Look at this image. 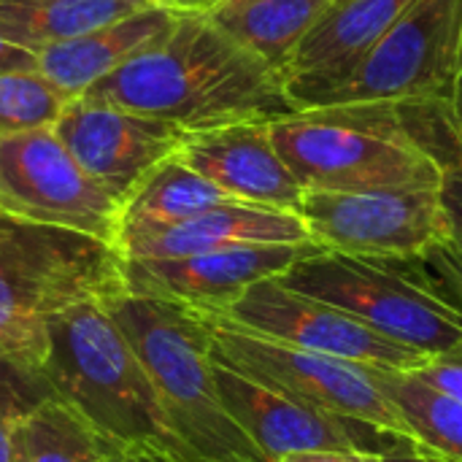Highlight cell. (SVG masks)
Listing matches in <instances>:
<instances>
[{
	"instance_id": "8fae6325",
	"label": "cell",
	"mask_w": 462,
	"mask_h": 462,
	"mask_svg": "<svg viewBox=\"0 0 462 462\" xmlns=\"http://www.w3.org/2000/svg\"><path fill=\"white\" fill-rule=\"evenodd\" d=\"M206 314L244 333L368 368L417 371L428 363V357L387 341L338 306L292 290L279 276L249 287L225 309Z\"/></svg>"
},
{
	"instance_id": "7c38bea8",
	"label": "cell",
	"mask_w": 462,
	"mask_h": 462,
	"mask_svg": "<svg viewBox=\"0 0 462 462\" xmlns=\"http://www.w3.org/2000/svg\"><path fill=\"white\" fill-rule=\"evenodd\" d=\"M217 363V360H214ZM217 387L233 422L260 449L268 462L298 452H360L387 455L406 447H420L395 433L365 422L344 420L298 398L257 384L217 363Z\"/></svg>"
},
{
	"instance_id": "cb8c5ba5",
	"label": "cell",
	"mask_w": 462,
	"mask_h": 462,
	"mask_svg": "<svg viewBox=\"0 0 462 462\" xmlns=\"http://www.w3.org/2000/svg\"><path fill=\"white\" fill-rule=\"evenodd\" d=\"M68 100L38 73H0V138L51 127Z\"/></svg>"
},
{
	"instance_id": "ba28073f",
	"label": "cell",
	"mask_w": 462,
	"mask_h": 462,
	"mask_svg": "<svg viewBox=\"0 0 462 462\" xmlns=\"http://www.w3.org/2000/svg\"><path fill=\"white\" fill-rule=\"evenodd\" d=\"M200 317L208 325L211 357L222 368H230L257 384H265L336 417L365 422L414 441L403 414L379 387V368L276 344L219 322L206 311H200Z\"/></svg>"
},
{
	"instance_id": "44dd1931",
	"label": "cell",
	"mask_w": 462,
	"mask_h": 462,
	"mask_svg": "<svg viewBox=\"0 0 462 462\" xmlns=\"http://www.w3.org/2000/svg\"><path fill=\"white\" fill-rule=\"evenodd\" d=\"M225 203H236V198H230L214 181L192 171L179 154H173L157 171H152L149 179L125 203L119 241L125 236L152 233L187 222Z\"/></svg>"
},
{
	"instance_id": "e0dca14e",
	"label": "cell",
	"mask_w": 462,
	"mask_h": 462,
	"mask_svg": "<svg viewBox=\"0 0 462 462\" xmlns=\"http://www.w3.org/2000/svg\"><path fill=\"white\" fill-rule=\"evenodd\" d=\"M268 244H314L303 219L292 211L225 203L187 222L125 236L119 241V254L125 260H165L187 257L236 246H268Z\"/></svg>"
},
{
	"instance_id": "277c9868",
	"label": "cell",
	"mask_w": 462,
	"mask_h": 462,
	"mask_svg": "<svg viewBox=\"0 0 462 462\" xmlns=\"http://www.w3.org/2000/svg\"><path fill=\"white\" fill-rule=\"evenodd\" d=\"M122 265L106 241L0 214V346L41 371L49 322L125 292Z\"/></svg>"
},
{
	"instance_id": "8992f818",
	"label": "cell",
	"mask_w": 462,
	"mask_h": 462,
	"mask_svg": "<svg viewBox=\"0 0 462 462\" xmlns=\"http://www.w3.org/2000/svg\"><path fill=\"white\" fill-rule=\"evenodd\" d=\"M279 279L428 360L462 352V309L425 276L417 260L319 252Z\"/></svg>"
},
{
	"instance_id": "ffe728a7",
	"label": "cell",
	"mask_w": 462,
	"mask_h": 462,
	"mask_svg": "<svg viewBox=\"0 0 462 462\" xmlns=\"http://www.w3.org/2000/svg\"><path fill=\"white\" fill-rule=\"evenodd\" d=\"M160 0H0V35L41 51L100 30Z\"/></svg>"
},
{
	"instance_id": "484cf974",
	"label": "cell",
	"mask_w": 462,
	"mask_h": 462,
	"mask_svg": "<svg viewBox=\"0 0 462 462\" xmlns=\"http://www.w3.org/2000/svg\"><path fill=\"white\" fill-rule=\"evenodd\" d=\"M417 265L425 271V276L462 309V238H452L447 246L430 252L428 257H420Z\"/></svg>"
},
{
	"instance_id": "5b68a950",
	"label": "cell",
	"mask_w": 462,
	"mask_h": 462,
	"mask_svg": "<svg viewBox=\"0 0 462 462\" xmlns=\"http://www.w3.org/2000/svg\"><path fill=\"white\" fill-rule=\"evenodd\" d=\"M271 138L303 189H439L441 162L401 108L344 106L295 111L271 122Z\"/></svg>"
},
{
	"instance_id": "f546056e",
	"label": "cell",
	"mask_w": 462,
	"mask_h": 462,
	"mask_svg": "<svg viewBox=\"0 0 462 462\" xmlns=\"http://www.w3.org/2000/svg\"><path fill=\"white\" fill-rule=\"evenodd\" d=\"M276 462H371V455L360 452H298Z\"/></svg>"
},
{
	"instance_id": "5bb4252c",
	"label": "cell",
	"mask_w": 462,
	"mask_h": 462,
	"mask_svg": "<svg viewBox=\"0 0 462 462\" xmlns=\"http://www.w3.org/2000/svg\"><path fill=\"white\" fill-rule=\"evenodd\" d=\"M325 252L317 244L236 246L165 260H125L127 292L171 300L198 311H219L249 287L284 276L300 260Z\"/></svg>"
},
{
	"instance_id": "4fadbf2b",
	"label": "cell",
	"mask_w": 462,
	"mask_h": 462,
	"mask_svg": "<svg viewBox=\"0 0 462 462\" xmlns=\"http://www.w3.org/2000/svg\"><path fill=\"white\" fill-rule=\"evenodd\" d=\"M51 130L84 173L119 200L122 208L149 173L179 154L187 141V133L176 125L89 97L70 100Z\"/></svg>"
},
{
	"instance_id": "d6986e66",
	"label": "cell",
	"mask_w": 462,
	"mask_h": 462,
	"mask_svg": "<svg viewBox=\"0 0 462 462\" xmlns=\"http://www.w3.org/2000/svg\"><path fill=\"white\" fill-rule=\"evenodd\" d=\"M336 0H214L206 14L222 32L284 73V65Z\"/></svg>"
},
{
	"instance_id": "1f68e13d",
	"label": "cell",
	"mask_w": 462,
	"mask_h": 462,
	"mask_svg": "<svg viewBox=\"0 0 462 462\" xmlns=\"http://www.w3.org/2000/svg\"><path fill=\"white\" fill-rule=\"evenodd\" d=\"M0 462H19L16 420H3L0 417Z\"/></svg>"
},
{
	"instance_id": "9c48e42d",
	"label": "cell",
	"mask_w": 462,
	"mask_h": 462,
	"mask_svg": "<svg viewBox=\"0 0 462 462\" xmlns=\"http://www.w3.org/2000/svg\"><path fill=\"white\" fill-rule=\"evenodd\" d=\"M0 214L119 249L122 203L84 173L51 127L0 138Z\"/></svg>"
},
{
	"instance_id": "6da1fadb",
	"label": "cell",
	"mask_w": 462,
	"mask_h": 462,
	"mask_svg": "<svg viewBox=\"0 0 462 462\" xmlns=\"http://www.w3.org/2000/svg\"><path fill=\"white\" fill-rule=\"evenodd\" d=\"M89 100L176 125L187 135L295 114L284 79L206 14L179 11L176 24L87 89Z\"/></svg>"
},
{
	"instance_id": "2e32d148",
	"label": "cell",
	"mask_w": 462,
	"mask_h": 462,
	"mask_svg": "<svg viewBox=\"0 0 462 462\" xmlns=\"http://www.w3.org/2000/svg\"><path fill=\"white\" fill-rule=\"evenodd\" d=\"M414 0H336L284 65L292 106L338 84L403 16Z\"/></svg>"
},
{
	"instance_id": "d590c367",
	"label": "cell",
	"mask_w": 462,
	"mask_h": 462,
	"mask_svg": "<svg viewBox=\"0 0 462 462\" xmlns=\"http://www.w3.org/2000/svg\"><path fill=\"white\" fill-rule=\"evenodd\" d=\"M211 3H214V0H211ZM211 3H208V5H211Z\"/></svg>"
},
{
	"instance_id": "8d00e7d4",
	"label": "cell",
	"mask_w": 462,
	"mask_h": 462,
	"mask_svg": "<svg viewBox=\"0 0 462 462\" xmlns=\"http://www.w3.org/2000/svg\"><path fill=\"white\" fill-rule=\"evenodd\" d=\"M160 3H162V0H160Z\"/></svg>"
},
{
	"instance_id": "836d02e7",
	"label": "cell",
	"mask_w": 462,
	"mask_h": 462,
	"mask_svg": "<svg viewBox=\"0 0 462 462\" xmlns=\"http://www.w3.org/2000/svg\"><path fill=\"white\" fill-rule=\"evenodd\" d=\"M211 0H162V5L173 11H206Z\"/></svg>"
},
{
	"instance_id": "603a6c76",
	"label": "cell",
	"mask_w": 462,
	"mask_h": 462,
	"mask_svg": "<svg viewBox=\"0 0 462 462\" xmlns=\"http://www.w3.org/2000/svg\"><path fill=\"white\" fill-rule=\"evenodd\" d=\"M19 462H111L119 455L62 398H49L16 420Z\"/></svg>"
},
{
	"instance_id": "30bf717a",
	"label": "cell",
	"mask_w": 462,
	"mask_h": 462,
	"mask_svg": "<svg viewBox=\"0 0 462 462\" xmlns=\"http://www.w3.org/2000/svg\"><path fill=\"white\" fill-rule=\"evenodd\" d=\"M298 217L325 252L368 260H420L455 238L439 189H306Z\"/></svg>"
},
{
	"instance_id": "83f0119b",
	"label": "cell",
	"mask_w": 462,
	"mask_h": 462,
	"mask_svg": "<svg viewBox=\"0 0 462 462\" xmlns=\"http://www.w3.org/2000/svg\"><path fill=\"white\" fill-rule=\"evenodd\" d=\"M414 374L422 382H428L430 387H436V390H441V393L462 401V352H452V355L428 360Z\"/></svg>"
},
{
	"instance_id": "7a4b0ae2",
	"label": "cell",
	"mask_w": 462,
	"mask_h": 462,
	"mask_svg": "<svg viewBox=\"0 0 462 462\" xmlns=\"http://www.w3.org/2000/svg\"><path fill=\"white\" fill-rule=\"evenodd\" d=\"M43 379L119 455L138 462H200L176 436L157 390L103 300L49 322Z\"/></svg>"
},
{
	"instance_id": "e575fe53",
	"label": "cell",
	"mask_w": 462,
	"mask_h": 462,
	"mask_svg": "<svg viewBox=\"0 0 462 462\" xmlns=\"http://www.w3.org/2000/svg\"><path fill=\"white\" fill-rule=\"evenodd\" d=\"M111 462H138V460H133V457H125V455H114V457H111Z\"/></svg>"
},
{
	"instance_id": "52a82bcc",
	"label": "cell",
	"mask_w": 462,
	"mask_h": 462,
	"mask_svg": "<svg viewBox=\"0 0 462 462\" xmlns=\"http://www.w3.org/2000/svg\"><path fill=\"white\" fill-rule=\"evenodd\" d=\"M462 54V0H414L387 35L300 111L344 106H444Z\"/></svg>"
},
{
	"instance_id": "ac0fdd59",
	"label": "cell",
	"mask_w": 462,
	"mask_h": 462,
	"mask_svg": "<svg viewBox=\"0 0 462 462\" xmlns=\"http://www.w3.org/2000/svg\"><path fill=\"white\" fill-rule=\"evenodd\" d=\"M179 19L168 5H152L100 30L62 41L38 51V73L70 103L87 95L100 79L111 76L130 57L157 43Z\"/></svg>"
},
{
	"instance_id": "d6a6232c",
	"label": "cell",
	"mask_w": 462,
	"mask_h": 462,
	"mask_svg": "<svg viewBox=\"0 0 462 462\" xmlns=\"http://www.w3.org/2000/svg\"><path fill=\"white\" fill-rule=\"evenodd\" d=\"M444 116L447 122L452 125V130L460 135L462 141V54H460V70H457V79H455V89H452V97L444 108Z\"/></svg>"
},
{
	"instance_id": "4dcf8cb0",
	"label": "cell",
	"mask_w": 462,
	"mask_h": 462,
	"mask_svg": "<svg viewBox=\"0 0 462 462\" xmlns=\"http://www.w3.org/2000/svg\"><path fill=\"white\" fill-rule=\"evenodd\" d=\"M371 462H449L441 460L439 455L428 452L425 447H406V449H395L387 455H371Z\"/></svg>"
},
{
	"instance_id": "d4e9b609",
	"label": "cell",
	"mask_w": 462,
	"mask_h": 462,
	"mask_svg": "<svg viewBox=\"0 0 462 462\" xmlns=\"http://www.w3.org/2000/svg\"><path fill=\"white\" fill-rule=\"evenodd\" d=\"M54 398V390L41 371L24 365L0 346V417L22 420L41 403Z\"/></svg>"
},
{
	"instance_id": "f1b7e54d",
	"label": "cell",
	"mask_w": 462,
	"mask_h": 462,
	"mask_svg": "<svg viewBox=\"0 0 462 462\" xmlns=\"http://www.w3.org/2000/svg\"><path fill=\"white\" fill-rule=\"evenodd\" d=\"M38 70V51L24 49L0 35V73H32Z\"/></svg>"
},
{
	"instance_id": "3957f363",
	"label": "cell",
	"mask_w": 462,
	"mask_h": 462,
	"mask_svg": "<svg viewBox=\"0 0 462 462\" xmlns=\"http://www.w3.org/2000/svg\"><path fill=\"white\" fill-rule=\"evenodd\" d=\"M103 303L141 357L176 436L198 460L268 462L222 403L200 311L127 290Z\"/></svg>"
},
{
	"instance_id": "7402d4cb",
	"label": "cell",
	"mask_w": 462,
	"mask_h": 462,
	"mask_svg": "<svg viewBox=\"0 0 462 462\" xmlns=\"http://www.w3.org/2000/svg\"><path fill=\"white\" fill-rule=\"evenodd\" d=\"M379 387L403 414L420 447L441 460L462 462V401L430 387L414 371H376Z\"/></svg>"
},
{
	"instance_id": "4316f807",
	"label": "cell",
	"mask_w": 462,
	"mask_h": 462,
	"mask_svg": "<svg viewBox=\"0 0 462 462\" xmlns=\"http://www.w3.org/2000/svg\"><path fill=\"white\" fill-rule=\"evenodd\" d=\"M441 203L449 214L455 236L462 238V141L455 152L441 160V184H439Z\"/></svg>"
},
{
	"instance_id": "9a60e30c",
	"label": "cell",
	"mask_w": 462,
	"mask_h": 462,
	"mask_svg": "<svg viewBox=\"0 0 462 462\" xmlns=\"http://www.w3.org/2000/svg\"><path fill=\"white\" fill-rule=\"evenodd\" d=\"M179 157L230 198L298 214L306 189L282 160L271 122H241L187 135Z\"/></svg>"
}]
</instances>
